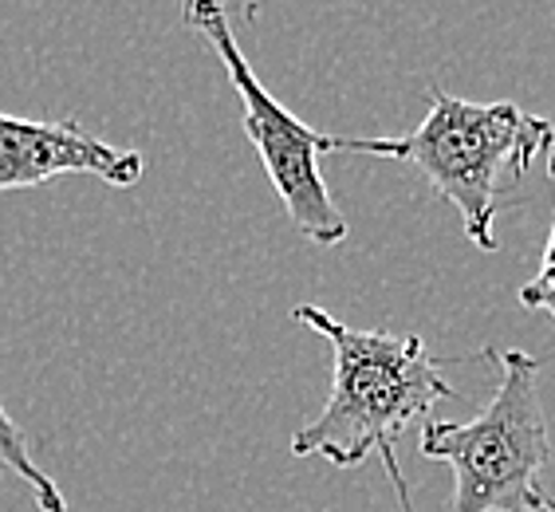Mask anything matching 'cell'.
<instances>
[{
  "label": "cell",
  "instance_id": "6da1fadb",
  "mask_svg": "<svg viewBox=\"0 0 555 512\" xmlns=\"http://www.w3.org/2000/svg\"><path fill=\"white\" fill-rule=\"evenodd\" d=\"M292 320L332 343V395L308 426L296 430L292 453L323 458L335 470H359L374 449L395 446L402 430L446 398L453 386L417 335L347 328L315 304L292 308Z\"/></svg>",
  "mask_w": 555,
  "mask_h": 512
},
{
  "label": "cell",
  "instance_id": "7a4b0ae2",
  "mask_svg": "<svg viewBox=\"0 0 555 512\" xmlns=\"http://www.w3.org/2000/svg\"><path fill=\"white\" fill-rule=\"evenodd\" d=\"M555 127L547 118L516 103H469L429 87V111L402 139H343L339 154H371L417 166V174L434 185L461 214L473 248L496 253L492 221L501 197L513 193L532 170V162L552 150Z\"/></svg>",
  "mask_w": 555,
  "mask_h": 512
},
{
  "label": "cell",
  "instance_id": "3957f363",
  "mask_svg": "<svg viewBox=\"0 0 555 512\" xmlns=\"http://www.w3.org/2000/svg\"><path fill=\"white\" fill-rule=\"evenodd\" d=\"M501 383L473 422L422 426V458L453 470V509L449 512H535L544 489L540 473L552 458L547 414L540 398V359L528 351H496Z\"/></svg>",
  "mask_w": 555,
  "mask_h": 512
},
{
  "label": "cell",
  "instance_id": "277c9868",
  "mask_svg": "<svg viewBox=\"0 0 555 512\" xmlns=\"http://www.w3.org/2000/svg\"><path fill=\"white\" fill-rule=\"evenodd\" d=\"M182 16L193 33H202L209 40L224 75H229V84L236 87L241 115H245V135L253 142V150H257V158L264 166L272 190H276L280 205H284V214L296 225V233L320 248L347 241L351 225L339 214V205H335L332 190H327L320 174V154H339L343 139L308 127L304 118L292 115L260 84V75L253 72V64H248L241 43H236L224 0H182Z\"/></svg>",
  "mask_w": 555,
  "mask_h": 512
},
{
  "label": "cell",
  "instance_id": "5b68a950",
  "mask_svg": "<svg viewBox=\"0 0 555 512\" xmlns=\"http://www.w3.org/2000/svg\"><path fill=\"white\" fill-rule=\"evenodd\" d=\"M146 158L139 150H118L79 123V118H16L0 111V193L36 190L64 174H95L99 182L139 185Z\"/></svg>",
  "mask_w": 555,
  "mask_h": 512
},
{
  "label": "cell",
  "instance_id": "8992f818",
  "mask_svg": "<svg viewBox=\"0 0 555 512\" xmlns=\"http://www.w3.org/2000/svg\"><path fill=\"white\" fill-rule=\"evenodd\" d=\"M0 470H9L12 477H21L24 485L33 489V501L40 512H67L72 509L67 497H64V489H60V485H55V481L33 461V449H28V438H24L21 422L4 410V402H0Z\"/></svg>",
  "mask_w": 555,
  "mask_h": 512
},
{
  "label": "cell",
  "instance_id": "52a82bcc",
  "mask_svg": "<svg viewBox=\"0 0 555 512\" xmlns=\"http://www.w3.org/2000/svg\"><path fill=\"white\" fill-rule=\"evenodd\" d=\"M547 174H552V197H555V142H552V150H547ZM520 308L547 311L555 323V214H552V233H547V248H544V260H540V272L520 289Z\"/></svg>",
  "mask_w": 555,
  "mask_h": 512
},
{
  "label": "cell",
  "instance_id": "ba28073f",
  "mask_svg": "<svg viewBox=\"0 0 555 512\" xmlns=\"http://www.w3.org/2000/svg\"><path fill=\"white\" fill-rule=\"evenodd\" d=\"M378 453H383L386 477H390V485H395V497H398V504H402V512H417V509H414V501H410L406 473H402V465H398V458H395V446H383Z\"/></svg>",
  "mask_w": 555,
  "mask_h": 512
},
{
  "label": "cell",
  "instance_id": "9c48e42d",
  "mask_svg": "<svg viewBox=\"0 0 555 512\" xmlns=\"http://www.w3.org/2000/svg\"><path fill=\"white\" fill-rule=\"evenodd\" d=\"M535 512H555V497H547V492H544V497H540V504H535Z\"/></svg>",
  "mask_w": 555,
  "mask_h": 512
}]
</instances>
